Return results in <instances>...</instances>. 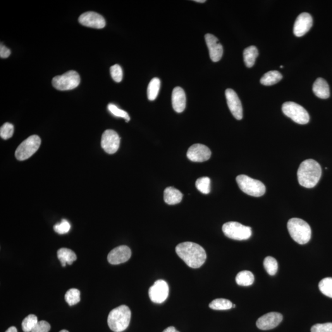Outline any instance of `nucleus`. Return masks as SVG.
<instances>
[{"label": "nucleus", "instance_id": "1", "mask_svg": "<svg viewBox=\"0 0 332 332\" xmlns=\"http://www.w3.org/2000/svg\"><path fill=\"white\" fill-rule=\"evenodd\" d=\"M178 256L192 268H199L207 259L204 248L198 243L185 242L179 243L176 248Z\"/></svg>", "mask_w": 332, "mask_h": 332}, {"label": "nucleus", "instance_id": "2", "mask_svg": "<svg viewBox=\"0 0 332 332\" xmlns=\"http://www.w3.org/2000/svg\"><path fill=\"white\" fill-rule=\"evenodd\" d=\"M322 169L314 159H307L302 162L298 168V183L307 188H312L318 183L321 177Z\"/></svg>", "mask_w": 332, "mask_h": 332}, {"label": "nucleus", "instance_id": "3", "mask_svg": "<svg viewBox=\"0 0 332 332\" xmlns=\"http://www.w3.org/2000/svg\"><path fill=\"white\" fill-rule=\"evenodd\" d=\"M131 319V311L130 308L126 305H121L111 310L107 322L112 331L122 332L128 328Z\"/></svg>", "mask_w": 332, "mask_h": 332}, {"label": "nucleus", "instance_id": "4", "mask_svg": "<svg viewBox=\"0 0 332 332\" xmlns=\"http://www.w3.org/2000/svg\"><path fill=\"white\" fill-rule=\"evenodd\" d=\"M288 228L291 237L299 244H305L310 241L311 229L307 222L303 220L298 218L289 220Z\"/></svg>", "mask_w": 332, "mask_h": 332}, {"label": "nucleus", "instance_id": "5", "mask_svg": "<svg viewBox=\"0 0 332 332\" xmlns=\"http://www.w3.org/2000/svg\"><path fill=\"white\" fill-rule=\"evenodd\" d=\"M236 181L240 189L245 194L251 197H262L266 192V187L262 181L247 176H238L236 177Z\"/></svg>", "mask_w": 332, "mask_h": 332}, {"label": "nucleus", "instance_id": "6", "mask_svg": "<svg viewBox=\"0 0 332 332\" xmlns=\"http://www.w3.org/2000/svg\"><path fill=\"white\" fill-rule=\"evenodd\" d=\"M224 235L234 240H247L251 237L252 229L249 226L236 221H230L224 223L222 227Z\"/></svg>", "mask_w": 332, "mask_h": 332}, {"label": "nucleus", "instance_id": "7", "mask_svg": "<svg viewBox=\"0 0 332 332\" xmlns=\"http://www.w3.org/2000/svg\"><path fill=\"white\" fill-rule=\"evenodd\" d=\"M80 81V75L75 71L70 70L63 75L55 76L52 83L56 89L64 91L75 89Z\"/></svg>", "mask_w": 332, "mask_h": 332}, {"label": "nucleus", "instance_id": "8", "mask_svg": "<svg viewBox=\"0 0 332 332\" xmlns=\"http://www.w3.org/2000/svg\"><path fill=\"white\" fill-rule=\"evenodd\" d=\"M41 142L42 141L39 136L37 135L30 136L21 143L17 149L15 153L17 159L19 161H24L29 158L39 149Z\"/></svg>", "mask_w": 332, "mask_h": 332}, {"label": "nucleus", "instance_id": "9", "mask_svg": "<svg viewBox=\"0 0 332 332\" xmlns=\"http://www.w3.org/2000/svg\"><path fill=\"white\" fill-rule=\"evenodd\" d=\"M282 111L285 115L292 119L295 123L299 124H306L309 123L310 115L308 111L295 102H285L282 107Z\"/></svg>", "mask_w": 332, "mask_h": 332}, {"label": "nucleus", "instance_id": "10", "mask_svg": "<svg viewBox=\"0 0 332 332\" xmlns=\"http://www.w3.org/2000/svg\"><path fill=\"white\" fill-rule=\"evenodd\" d=\"M169 293L168 283L164 280H157L149 289V297L153 302L160 304L166 300Z\"/></svg>", "mask_w": 332, "mask_h": 332}, {"label": "nucleus", "instance_id": "11", "mask_svg": "<svg viewBox=\"0 0 332 332\" xmlns=\"http://www.w3.org/2000/svg\"><path fill=\"white\" fill-rule=\"evenodd\" d=\"M120 141L121 138L116 131L106 130L102 136L101 146L107 154H114L119 149Z\"/></svg>", "mask_w": 332, "mask_h": 332}, {"label": "nucleus", "instance_id": "12", "mask_svg": "<svg viewBox=\"0 0 332 332\" xmlns=\"http://www.w3.org/2000/svg\"><path fill=\"white\" fill-rule=\"evenodd\" d=\"M79 22L85 27L101 29L106 25L104 17L95 12L88 11L81 14L78 19Z\"/></svg>", "mask_w": 332, "mask_h": 332}, {"label": "nucleus", "instance_id": "13", "mask_svg": "<svg viewBox=\"0 0 332 332\" xmlns=\"http://www.w3.org/2000/svg\"><path fill=\"white\" fill-rule=\"evenodd\" d=\"M211 151L208 147L202 144H194L188 150L186 156L193 162H202L207 161L211 156Z\"/></svg>", "mask_w": 332, "mask_h": 332}, {"label": "nucleus", "instance_id": "14", "mask_svg": "<svg viewBox=\"0 0 332 332\" xmlns=\"http://www.w3.org/2000/svg\"><path fill=\"white\" fill-rule=\"evenodd\" d=\"M226 99L228 108L234 117L241 120L243 117V110L241 100L235 90L228 89L225 91Z\"/></svg>", "mask_w": 332, "mask_h": 332}, {"label": "nucleus", "instance_id": "15", "mask_svg": "<svg viewBox=\"0 0 332 332\" xmlns=\"http://www.w3.org/2000/svg\"><path fill=\"white\" fill-rule=\"evenodd\" d=\"M283 315L279 312H269L257 320V326L262 331L271 330L278 326L283 321Z\"/></svg>", "mask_w": 332, "mask_h": 332}, {"label": "nucleus", "instance_id": "16", "mask_svg": "<svg viewBox=\"0 0 332 332\" xmlns=\"http://www.w3.org/2000/svg\"><path fill=\"white\" fill-rule=\"evenodd\" d=\"M130 248L126 245L118 246L111 250L108 255V261L111 265H119L128 262L131 257Z\"/></svg>", "mask_w": 332, "mask_h": 332}, {"label": "nucleus", "instance_id": "17", "mask_svg": "<svg viewBox=\"0 0 332 332\" xmlns=\"http://www.w3.org/2000/svg\"><path fill=\"white\" fill-rule=\"evenodd\" d=\"M312 16L309 13H303L298 16L296 19L293 33L296 37H301L305 35L312 27Z\"/></svg>", "mask_w": 332, "mask_h": 332}, {"label": "nucleus", "instance_id": "18", "mask_svg": "<svg viewBox=\"0 0 332 332\" xmlns=\"http://www.w3.org/2000/svg\"><path fill=\"white\" fill-rule=\"evenodd\" d=\"M205 40L209 49L211 59L214 62H219L223 56V49L220 44L218 38L213 35L207 33L205 36Z\"/></svg>", "mask_w": 332, "mask_h": 332}, {"label": "nucleus", "instance_id": "19", "mask_svg": "<svg viewBox=\"0 0 332 332\" xmlns=\"http://www.w3.org/2000/svg\"><path fill=\"white\" fill-rule=\"evenodd\" d=\"M172 104L177 113H182L186 108V95L182 88H174L172 94Z\"/></svg>", "mask_w": 332, "mask_h": 332}, {"label": "nucleus", "instance_id": "20", "mask_svg": "<svg viewBox=\"0 0 332 332\" xmlns=\"http://www.w3.org/2000/svg\"><path fill=\"white\" fill-rule=\"evenodd\" d=\"M312 90L314 94L320 99H326L330 97L329 86L323 78L317 79L314 83Z\"/></svg>", "mask_w": 332, "mask_h": 332}, {"label": "nucleus", "instance_id": "21", "mask_svg": "<svg viewBox=\"0 0 332 332\" xmlns=\"http://www.w3.org/2000/svg\"><path fill=\"white\" fill-rule=\"evenodd\" d=\"M183 194L173 186L166 188L164 192V202L169 205H176L181 201Z\"/></svg>", "mask_w": 332, "mask_h": 332}, {"label": "nucleus", "instance_id": "22", "mask_svg": "<svg viewBox=\"0 0 332 332\" xmlns=\"http://www.w3.org/2000/svg\"><path fill=\"white\" fill-rule=\"evenodd\" d=\"M57 257L61 262L62 266L65 267L66 264L71 265L77 259L75 252L69 248H62L57 251Z\"/></svg>", "mask_w": 332, "mask_h": 332}, {"label": "nucleus", "instance_id": "23", "mask_svg": "<svg viewBox=\"0 0 332 332\" xmlns=\"http://www.w3.org/2000/svg\"><path fill=\"white\" fill-rule=\"evenodd\" d=\"M243 61L248 68H251L254 66L257 57L259 56V51L255 46L247 47L243 51Z\"/></svg>", "mask_w": 332, "mask_h": 332}, {"label": "nucleus", "instance_id": "24", "mask_svg": "<svg viewBox=\"0 0 332 332\" xmlns=\"http://www.w3.org/2000/svg\"><path fill=\"white\" fill-rule=\"evenodd\" d=\"M283 75L278 71H269L262 76L260 83L265 86H272L276 84L282 80Z\"/></svg>", "mask_w": 332, "mask_h": 332}, {"label": "nucleus", "instance_id": "25", "mask_svg": "<svg viewBox=\"0 0 332 332\" xmlns=\"http://www.w3.org/2000/svg\"><path fill=\"white\" fill-rule=\"evenodd\" d=\"M254 274L249 271H241L236 278V283L241 286H251L254 283Z\"/></svg>", "mask_w": 332, "mask_h": 332}, {"label": "nucleus", "instance_id": "26", "mask_svg": "<svg viewBox=\"0 0 332 332\" xmlns=\"http://www.w3.org/2000/svg\"><path fill=\"white\" fill-rule=\"evenodd\" d=\"M160 87H161V81L159 78H153L150 81L147 89V96L150 101H154L156 99L159 94Z\"/></svg>", "mask_w": 332, "mask_h": 332}, {"label": "nucleus", "instance_id": "27", "mask_svg": "<svg viewBox=\"0 0 332 332\" xmlns=\"http://www.w3.org/2000/svg\"><path fill=\"white\" fill-rule=\"evenodd\" d=\"M233 303L224 298L215 299L209 304V308L214 310H228L233 308Z\"/></svg>", "mask_w": 332, "mask_h": 332}, {"label": "nucleus", "instance_id": "28", "mask_svg": "<svg viewBox=\"0 0 332 332\" xmlns=\"http://www.w3.org/2000/svg\"><path fill=\"white\" fill-rule=\"evenodd\" d=\"M196 187L202 194H209L211 192V179L208 177L198 178L196 181Z\"/></svg>", "mask_w": 332, "mask_h": 332}, {"label": "nucleus", "instance_id": "29", "mask_svg": "<svg viewBox=\"0 0 332 332\" xmlns=\"http://www.w3.org/2000/svg\"><path fill=\"white\" fill-rule=\"evenodd\" d=\"M265 269L267 273L271 276L275 275L278 269V264L277 260L272 257L265 258L264 262Z\"/></svg>", "mask_w": 332, "mask_h": 332}, {"label": "nucleus", "instance_id": "30", "mask_svg": "<svg viewBox=\"0 0 332 332\" xmlns=\"http://www.w3.org/2000/svg\"><path fill=\"white\" fill-rule=\"evenodd\" d=\"M80 291L78 289L71 288L66 293V301L70 306L76 305L80 302Z\"/></svg>", "mask_w": 332, "mask_h": 332}, {"label": "nucleus", "instance_id": "31", "mask_svg": "<svg viewBox=\"0 0 332 332\" xmlns=\"http://www.w3.org/2000/svg\"><path fill=\"white\" fill-rule=\"evenodd\" d=\"M38 321L37 317L34 314L28 315L26 317L22 323L23 331L24 332H31L37 326Z\"/></svg>", "mask_w": 332, "mask_h": 332}, {"label": "nucleus", "instance_id": "32", "mask_svg": "<svg viewBox=\"0 0 332 332\" xmlns=\"http://www.w3.org/2000/svg\"><path fill=\"white\" fill-rule=\"evenodd\" d=\"M319 288L324 295L332 298V278L322 279L319 284Z\"/></svg>", "mask_w": 332, "mask_h": 332}, {"label": "nucleus", "instance_id": "33", "mask_svg": "<svg viewBox=\"0 0 332 332\" xmlns=\"http://www.w3.org/2000/svg\"><path fill=\"white\" fill-rule=\"evenodd\" d=\"M108 109L110 112H111V114H113L114 116L119 117V118H123L125 119L126 122H128L130 120V116L129 115L127 112L119 109L115 105L113 104H109Z\"/></svg>", "mask_w": 332, "mask_h": 332}, {"label": "nucleus", "instance_id": "34", "mask_svg": "<svg viewBox=\"0 0 332 332\" xmlns=\"http://www.w3.org/2000/svg\"><path fill=\"white\" fill-rule=\"evenodd\" d=\"M14 133V126L9 123H6L0 129V136L4 140L9 139Z\"/></svg>", "mask_w": 332, "mask_h": 332}, {"label": "nucleus", "instance_id": "35", "mask_svg": "<svg viewBox=\"0 0 332 332\" xmlns=\"http://www.w3.org/2000/svg\"><path fill=\"white\" fill-rule=\"evenodd\" d=\"M71 228L70 223L66 220H62L61 223L55 224L54 230L59 235H64L69 232Z\"/></svg>", "mask_w": 332, "mask_h": 332}, {"label": "nucleus", "instance_id": "36", "mask_svg": "<svg viewBox=\"0 0 332 332\" xmlns=\"http://www.w3.org/2000/svg\"><path fill=\"white\" fill-rule=\"evenodd\" d=\"M111 74L112 78L116 83L121 82L123 80V70H122L121 66L118 64L111 66Z\"/></svg>", "mask_w": 332, "mask_h": 332}, {"label": "nucleus", "instance_id": "37", "mask_svg": "<svg viewBox=\"0 0 332 332\" xmlns=\"http://www.w3.org/2000/svg\"><path fill=\"white\" fill-rule=\"evenodd\" d=\"M311 332H332V323L317 324L311 327Z\"/></svg>", "mask_w": 332, "mask_h": 332}, {"label": "nucleus", "instance_id": "38", "mask_svg": "<svg viewBox=\"0 0 332 332\" xmlns=\"http://www.w3.org/2000/svg\"><path fill=\"white\" fill-rule=\"evenodd\" d=\"M51 326L48 322L45 321H38L37 326L31 332H49Z\"/></svg>", "mask_w": 332, "mask_h": 332}, {"label": "nucleus", "instance_id": "39", "mask_svg": "<svg viewBox=\"0 0 332 332\" xmlns=\"http://www.w3.org/2000/svg\"><path fill=\"white\" fill-rule=\"evenodd\" d=\"M11 55L10 49L6 47L4 45L1 44V47H0V57L2 59L8 58Z\"/></svg>", "mask_w": 332, "mask_h": 332}, {"label": "nucleus", "instance_id": "40", "mask_svg": "<svg viewBox=\"0 0 332 332\" xmlns=\"http://www.w3.org/2000/svg\"><path fill=\"white\" fill-rule=\"evenodd\" d=\"M162 332H179L177 331L175 327H168V328L165 329L164 331Z\"/></svg>", "mask_w": 332, "mask_h": 332}, {"label": "nucleus", "instance_id": "41", "mask_svg": "<svg viewBox=\"0 0 332 332\" xmlns=\"http://www.w3.org/2000/svg\"><path fill=\"white\" fill-rule=\"evenodd\" d=\"M5 332H18V330L15 327H11Z\"/></svg>", "mask_w": 332, "mask_h": 332}, {"label": "nucleus", "instance_id": "42", "mask_svg": "<svg viewBox=\"0 0 332 332\" xmlns=\"http://www.w3.org/2000/svg\"><path fill=\"white\" fill-rule=\"evenodd\" d=\"M194 1L197 2V3H205L206 1L205 0H195Z\"/></svg>", "mask_w": 332, "mask_h": 332}, {"label": "nucleus", "instance_id": "43", "mask_svg": "<svg viewBox=\"0 0 332 332\" xmlns=\"http://www.w3.org/2000/svg\"><path fill=\"white\" fill-rule=\"evenodd\" d=\"M59 332H69L68 331H66V330H62L61 331H60Z\"/></svg>", "mask_w": 332, "mask_h": 332}, {"label": "nucleus", "instance_id": "44", "mask_svg": "<svg viewBox=\"0 0 332 332\" xmlns=\"http://www.w3.org/2000/svg\"><path fill=\"white\" fill-rule=\"evenodd\" d=\"M235 307H236L235 305H233V308H235Z\"/></svg>", "mask_w": 332, "mask_h": 332}, {"label": "nucleus", "instance_id": "45", "mask_svg": "<svg viewBox=\"0 0 332 332\" xmlns=\"http://www.w3.org/2000/svg\"><path fill=\"white\" fill-rule=\"evenodd\" d=\"M281 68H283V66H281Z\"/></svg>", "mask_w": 332, "mask_h": 332}]
</instances>
